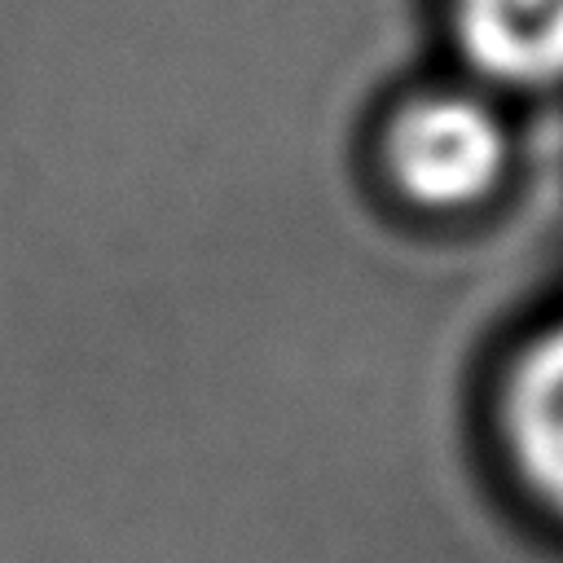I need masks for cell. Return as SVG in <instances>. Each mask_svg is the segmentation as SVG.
<instances>
[{
  "mask_svg": "<svg viewBox=\"0 0 563 563\" xmlns=\"http://www.w3.org/2000/svg\"><path fill=\"white\" fill-rule=\"evenodd\" d=\"M515 128L501 101L466 79L413 84L369 136L378 189L418 220L484 216L515 180Z\"/></svg>",
  "mask_w": 563,
  "mask_h": 563,
  "instance_id": "6da1fadb",
  "label": "cell"
},
{
  "mask_svg": "<svg viewBox=\"0 0 563 563\" xmlns=\"http://www.w3.org/2000/svg\"><path fill=\"white\" fill-rule=\"evenodd\" d=\"M488 427L515 484L563 519V312L532 321L497 356Z\"/></svg>",
  "mask_w": 563,
  "mask_h": 563,
  "instance_id": "7a4b0ae2",
  "label": "cell"
},
{
  "mask_svg": "<svg viewBox=\"0 0 563 563\" xmlns=\"http://www.w3.org/2000/svg\"><path fill=\"white\" fill-rule=\"evenodd\" d=\"M466 84L493 97L563 92V0H440Z\"/></svg>",
  "mask_w": 563,
  "mask_h": 563,
  "instance_id": "3957f363",
  "label": "cell"
}]
</instances>
